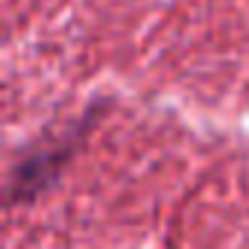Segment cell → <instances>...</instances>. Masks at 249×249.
I'll list each match as a JSON object with an SVG mask.
<instances>
[{
	"instance_id": "1",
	"label": "cell",
	"mask_w": 249,
	"mask_h": 249,
	"mask_svg": "<svg viewBox=\"0 0 249 249\" xmlns=\"http://www.w3.org/2000/svg\"><path fill=\"white\" fill-rule=\"evenodd\" d=\"M103 111L106 108L100 103L88 106L62 132L47 135L27 156H21L12 167V173H9V182H6V202L9 205H24V202H33L36 196H41L65 173L68 161L82 147V141L88 138V132L94 129V123L100 120Z\"/></svg>"
}]
</instances>
